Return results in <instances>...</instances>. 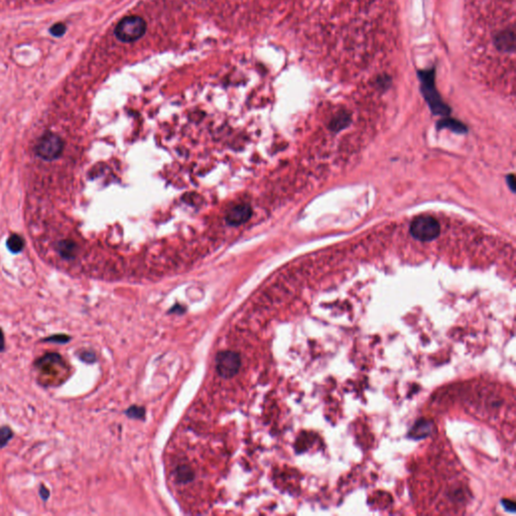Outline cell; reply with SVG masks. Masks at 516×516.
Returning <instances> with one entry per match:
<instances>
[{
	"instance_id": "16",
	"label": "cell",
	"mask_w": 516,
	"mask_h": 516,
	"mask_svg": "<svg viewBox=\"0 0 516 516\" xmlns=\"http://www.w3.org/2000/svg\"><path fill=\"white\" fill-rule=\"evenodd\" d=\"M506 179H507V185L509 186L510 190L512 192H514L515 191V175L513 173H511L506 177Z\"/></svg>"
},
{
	"instance_id": "20",
	"label": "cell",
	"mask_w": 516,
	"mask_h": 516,
	"mask_svg": "<svg viewBox=\"0 0 516 516\" xmlns=\"http://www.w3.org/2000/svg\"><path fill=\"white\" fill-rule=\"evenodd\" d=\"M5 348V341H4V335L2 330L0 329V352H2Z\"/></svg>"
},
{
	"instance_id": "19",
	"label": "cell",
	"mask_w": 516,
	"mask_h": 516,
	"mask_svg": "<svg viewBox=\"0 0 516 516\" xmlns=\"http://www.w3.org/2000/svg\"><path fill=\"white\" fill-rule=\"evenodd\" d=\"M82 359L84 361H86V362H93L92 359H90V357H94L95 358V354L94 353H91V352H85L82 354Z\"/></svg>"
},
{
	"instance_id": "5",
	"label": "cell",
	"mask_w": 516,
	"mask_h": 516,
	"mask_svg": "<svg viewBox=\"0 0 516 516\" xmlns=\"http://www.w3.org/2000/svg\"><path fill=\"white\" fill-rule=\"evenodd\" d=\"M241 366V358L237 352L222 351L216 357V369L220 376L231 378L235 376Z\"/></svg>"
},
{
	"instance_id": "8",
	"label": "cell",
	"mask_w": 516,
	"mask_h": 516,
	"mask_svg": "<svg viewBox=\"0 0 516 516\" xmlns=\"http://www.w3.org/2000/svg\"><path fill=\"white\" fill-rule=\"evenodd\" d=\"M58 251L63 258L72 259V258L75 257L77 245L71 240H63L58 244Z\"/></svg>"
},
{
	"instance_id": "12",
	"label": "cell",
	"mask_w": 516,
	"mask_h": 516,
	"mask_svg": "<svg viewBox=\"0 0 516 516\" xmlns=\"http://www.w3.org/2000/svg\"><path fill=\"white\" fill-rule=\"evenodd\" d=\"M13 436V432L8 427L0 428V448L5 447Z\"/></svg>"
},
{
	"instance_id": "3",
	"label": "cell",
	"mask_w": 516,
	"mask_h": 516,
	"mask_svg": "<svg viewBox=\"0 0 516 516\" xmlns=\"http://www.w3.org/2000/svg\"><path fill=\"white\" fill-rule=\"evenodd\" d=\"M421 78L423 82V93L428 102V104L435 115L448 116L451 112V109L443 102L441 96L438 95L435 86H434V78L433 72H426L421 74Z\"/></svg>"
},
{
	"instance_id": "7",
	"label": "cell",
	"mask_w": 516,
	"mask_h": 516,
	"mask_svg": "<svg viewBox=\"0 0 516 516\" xmlns=\"http://www.w3.org/2000/svg\"><path fill=\"white\" fill-rule=\"evenodd\" d=\"M437 128L441 129V128H448V129H451L452 131L456 132V133H465L467 132V127L462 124L461 122L455 120V119H452V118H444L443 120L438 121L437 122Z\"/></svg>"
},
{
	"instance_id": "11",
	"label": "cell",
	"mask_w": 516,
	"mask_h": 516,
	"mask_svg": "<svg viewBox=\"0 0 516 516\" xmlns=\"http://www.w3.org/2000/svg\"><path fill=\"white\" fill-rule=\"evenodd\" d=\"M350 122V116L347 113H340L338 116L335 117L331 123V128L335 131L342 130Z\"/></svg>"
},
{
	"instance_id": "17",
	"label": "cell",
	"mask_w": 516,
	"mask_h": 516,
	"mask_svg": "<svg viewBox=\"0 0 516 516\" xmlns=\"http://www.w3.org/2000/svg\"><path fill=\"white\" fill-rule=\"evenodd\" d=\"M502 504H503V506L505 507V509H507V510H509V511H511V512H514V511H515V503H514V502H512V501H510V500H506V499H504V500L502 501Z\"/></svg>"
},
{
	"instance_id": "14",
	"label": "cell",
	"mask_w": 516,
	"mask_h": 516,
	"mask_svg": "<svg viewBox=\"0 0 516 516\" xmlns=\"http://www.w3.org/2000/svg\"><path fill=\"white\" fill-rule=\"evenodd\" d=\"M127 415L133 419H141L144 416V409L139 406H132L127 410Z\"/></svg>"
},
{
	"instance_id": "15",
	"label": "cell",
	"mask_w": 516,
	"mask_h": 516,
	"mask_svg": "<svg viewBox=\"0 0 516 516\" xmlns=\"http://www.w3.org/2000/svg\"><path fill=\"white\" fill-rule=\"evenodd\" d=\"M60 336H61V335H58V336H53V337H49V338H47V339H46V341H48V342H58V343H62V344H64V343H67V342H69V341H70V337H68V336H65L64 338H62V339H59V338H60Z\"/></svg>"
},
{
	"instance_id": "1",
	"label": "cell",
	"mask_w": 516,
	"mask_h": 516,
	"mask_svg": "<svg viewBox=\"0 0 516 516\" xmlns=\"http://www.w3.org/2000/svg\"><path fill=\"white\" fill-rule=\"evenodd\" d=\"M409 231L415 239L422 242H430L440 235L441 225L430 215H421L411 222Z\"/></svg>"
},
{
	"instance_id": "9",
	"label": "cell",
	"mask_w": 516,
	"mask_h": 516,
	"mask_svg": "<svg viewBox=\"0 0 516 516\" xmlns=\"http://www.w3.org/2000/svg\"><path fill=\"white\" fill-rule=\"evenodd\" d=\"M6 245H7V248L10 252L16 254V253H19L23 250V247H24V240L22 239L21 236L17 235V234H13L11 235L7 242H6Z\"/></svg>"
},
{
	"instance_id": "13",
	"label": "cell",
	"mask_w": 516,
	"mask_h": 516,
	"mask_svg": "<svg viewBox=\"0 0 516 516\" xmlns=\"http://www.w3.org/2000/svg\"><path fill=\"white\" fill-rule=\"evenodd\" d=\"M66 30H67L66 25L64 23H62V22H59V23H55L53 27L49 29V32L54 37L61 38V37H63L65 35Z\"/></svg>"
},
{
	"instance_id": "18",
	"label": "cell",
	"mask_w": 516,
	"mask_h": 516,
	"mask_svg": "<svg viewBox=\"0 0 516 516\" xmlns=\"http://www.w3.org/2000/svg\"><path fill=\"white\" fill-rule=\"evenodd\" d=\"M40 494H41L42 498H43V499L44 501H45V500H46V499L48 498V496H49V492H48V490H47V489H46V488H45V487H44L43 485V486L41 487V490H40Z\"/></svg>"
},
{
	"instance_id": "10",
	"label": "cell",
	"mask_w": 516,
	"mask_h": 516,
	"mask_svg": "<svg viewBox=\"0 0 516 516\" xmlns=\"http://www.w3.org/2000/svg\"><path fill=\"white\" fill-rule=\"evenodd\" d=\"M175 477L180 483H188L194 479V472L188 466H180L175 471Z\"/></svg>"
},
{
	"instance_id": "6",
	"label": "cell",
	"mask_w": 516,
	"mask_h": 516,
	"mask_svg": "<svg viewBox=\"0 0 516 516\" xmlns=\"http://www.w3.org/2000/svg\"><path fill=\"white\" fill-rule=\"evenodd\" d=\"M251 217V209L249 206L239 204L231 208L227 214V222L232 226L241 225L249 220Z\"/></svg>"
},
{
	"instance_id": "4",
	"label": "cell",
	"mask_w": 516,
	"mask_h": 516,
	"mask_svg": "<svg viewBox=\"0 0 516 516\" xmlns=\"http://www.w3.org/2000/svg\"><path fill=\"white\" fill-rule=\"evenodd\" d=\"M64 142L62 138L51 132L43 134L37 145L38 156L44 161L57 160L63 152Z\"/></svg>"
},
{
	"instance_id": "2",
	"label": "cell",
	"mask_w": 516,
	"mask_h": 516,
	"mask_svg": "<svg viewBox=\"0 0 516 516\" xmlns=\"http://www.w3.org/2000/svg\"><path fill=\"white\" fill-rule=\"evenodd\" d=\"M146 31V22L138 15L123 17L115 29L116 38L122 43H133L139 40Z\"/></svg>"
}]
</instances>
